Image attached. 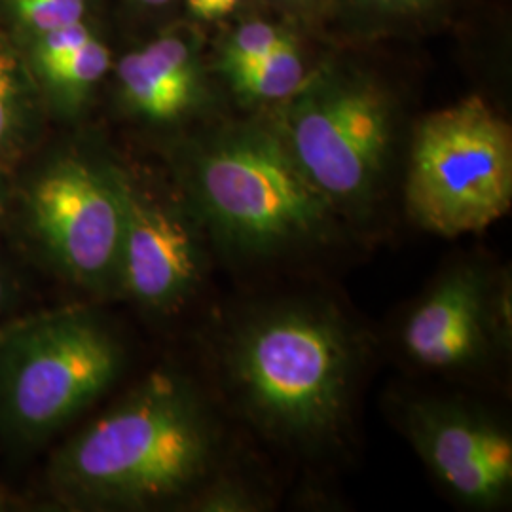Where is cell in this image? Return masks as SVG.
I'll list each match as a JSON object with an SVG mask.
<instances>
[{"mask_svg": "<svg viewBox=\"0 0 512 512\" xmlns=\"http://www.w3.org/2000/svg\"><path fill=\"white\" fill-rule=\"evenodd\" d=\"M92 37V33L88 31V27L82 21L55 29L50 33H44L40 40V46H38V63L69 54Z\"/></svg>", "mask_w": 512, "mask_h": 512, "instance_id": "cell-18", "label": "cell"}, {"mask_svg": "<svg viewBox=\"0 0 512 512\" xmlns=\"http://www.w3.org/2000/svg\"><path fill=\"white\" fill-rule=\"evenodd\" d=\"M190 186L205 222L243 253H274L325 239L338 215L275 128L220 133L196 156Z\"/></svg>", "mask_w": 512, "mask_h": 512, "instance_id": "cell-3", "label": "cell"}, {"mask_svg": "<svg viewBox=\"0 0 512 512\" xmlns=\"http://www.w3.org/2000/svg\"><path fill=\"white\" fill-rule=\"evenodd\" d=\"M406 431L429 471L461 501L492 507L511 492L512 440L490 418L425 401L408 408Z\"/></svg>", "mask_w": 512, "mask_h": 512, "instance_id": "cell-8", "label": "cell"}, {"mask_svg": "<svg viewBox=\"0 0 512 512\" xmlns=\"http://www.w3.org/2000/svg\"><path fill=\"white\" fill-rule=\"evenodd\" d=\"M186 4L190 12L196 14L198 18H217V0H186Z\"/></svg>", "mask_w": 512, "mask_h": 512, "instance_id": "cell-19", "label": "cell"}, {"mask_svg": "<svg viewBox=\"0 0 512 512\" xmlns=\"http://www.w3.org/2000/svg\"><path fill=\"white\" fill-rule=\"evenodd\" d=\"M27 207L33 232L59 272L88 289L118 283L122 179L78 160H63L38 177Z\"/></svg>", "mask_w": 512, "mask_h": 512, "instance_id": "cell-7", "label": "cell"}, {"mask_svg": "<svg viewBox=\"0 0 512 512\" xmlns=\"http://www.w3.org/2000/svg\"><path fill=\"white\" fill-rule=\"evenodd\" d=\"M38 65L57 92L78 99L107 74L110 54L105 44L92 37L73 52Z\"/></svg>", "mask_w": 512, "mask_h": 512, "instance_id": "cell-13", "label": "cell"}, {"mask_svg": "<svg viewBox=\"0 0 512 512\" xmlns=\"http://www.w3.org/2000/svg\"><path fill=\"white\" fill-rule=\"evenodd\" d=\"M21 116V84L14 59L0 50V150L14 141Z\"/></svg>", "mask_w": 512, "mask_h": 512, "instance_id": "cell-15", "label": "cell"}, {"mask_svg": "<svg viewBox=\"0 0 512 512\" xmlns=\"http://www.w3.org/2000/svg\"><path fill=\"white\" fill-rule=\"evenodd\" d=\"M143 4H148V6H162L165 2H169V0H141Z\"/></svg>", "mask_w": 512, "mask_h": 512, "instance_id": "cell-23", "label": "cell"}, {"mask_svg": "<svg viewBox=\"0 0 512 512\" xmlns=\"http://www.w3.org/2000/svg\"><path fill=\"white\" fill-rule=\"evenodd\" d=\"M118 82L129 109L150 122H173L194 107L200 80L183 38L164 37L118 63Z\"/></svg>", "mask_w": 512, "mask_h": 512, "instance_id": "cell-11", "label": "cell"}, {"mask_svg": "<svg viewBox=\"0 0 512 512\" xmlns=\"http://www.w3.org/2000/svg\"><path fill=\"white\" fill-rule=\"evenodd\" d=\"M226 76L238 95L253 103H285L310 78L293 38L253 65Z\"/></svg>", "mask_w": 512, "mask_h": 512, "instance_id": "cell-12", "label": "cell"}, {"mask_svg": "<svg viewBox=\"0 0 512 512\" xmlns=\"http://www.w3.org/2000/svg\"><path fill=\"white\" fill-rule=\"evenodd\" d=\"M281 29L270 25L266 21H249L238 27L232 37L226 40L222 55H220V69L224 74H232L256 63L258 59L272 54L281 44L289 40Z\"/></svg>", "mask_w": 512, "mask_h": 512, "instance_id": "cell-14", "label": "cell"}, {"mask_svg": "<svg viewBox=\"0 0 512 512\" xmlns=\"http://www.w3.org/2000/svg\"><path fill=\"white\" fill-rule=\"evenodd\" d=\"M368 4L382 6V8H393V10H412L425 4L427 0H365Z\"/></svg>", "mask_w": 512, "mask_h": 512, "instance_id": "cell-20", "label": "cell"}, {"mask_svg": "<svg viewBox=\"0 0 512 512\" xmlns=\"http://www.w3.org/2000/svg\"><path fill=\"white\" fill-rule=\"evenodd\" d=\"M215 444L196 391L175 374L156 372L65 446L54 478L65 494L93 507L160 505L202 486Z\"/></svg>", "mask_w": 512, "mask_h": 512, "instance_id": "cell-1", "label": "cell"}, {"mask_svg": "<svg viewBox=\"0 0 512 512\" xmlns=\"http://www.w3.org/2000/svg\"><path fill=\"white\" fill-rule=\"evenodd\" d=\"M275 129L336 211L372 200L393 133L391 103L376 84L348 74H315L283 103Z\"/></svg>", "mask_w": 512, "mask_h": 512, "instance_id": "cell-6", "label": "cell"}, {"mask_svg": "<svg viewBox=\"0 0 512 512\" xmlns=\"http://www.w3.org/2000/svg\"><path fill=\"white\" fill-rule=\"evenodd\" d=\"M200 272V245L183 215L124 183L122 289L150 310H173L196 289Z\"/></svg>", "mask_w": 512, "mask_h": 512, "instance_id": "cell-9", "label": "cell"}, {"mask_svg": "<svg viewBox=\"0 0 512 512\" xmlns=\"http://www.w3.org/2000/svg\"><path fill=\"white\" fill-rule=\"evenodd\" d=\"M198 509L213 512L255 511L258 509V501L255 495L251 494V490H247L238 482L219 480L200 494Z\"/></svg>", "mask_w": 512, "mask_h": 512, "instance_id": "cell-17", "label": "cell"}, {"mask_svg": "<svg viewBox=\"0 0 512 512\" xmlns=\"http://www.w3.org/2000/svg\"><path fill=\"white\" fill-rule=\"evenodd\" d=\"M61 2H67V4H74V6L84 8V2H86V0H61Z\"/></svg>", "mask_w": 512, "mask_h": 512, "instance_id": "cell-25", "label": "cell"}, {"mask_svg": "<svg viewBox=\"0 0 512 512\" xmlns=\"http://www.w3.org/2000/svg\"><path fill=\"white\" fill-rule=\"evenodd\" d=\"M19 14L42 35L82 21L84 8L61 0H16Z\"/></svg>", "mask_w": 512, "mask_h": 512, "instance_id": "cell-16", "label": "cell"}, {"mask_svg": "<svg viewBox=\"0 0 512 512\" xmlns=\"http://www.w3.org/2000/svg\"><path fill=\"white\" fill-rule=\"evenodd\" d=\"M355 359L353 336L336 313L291 304L243 325L226 368L238 403L262 431L315 442L346 420Z\"/></svg>", "mask_w": 512, "mask_h": 512, "instance_id": "cell-2", "label": "cell"}, {"mask_svg": "<svg viewBox=\"0 0 512 512\" xmlns=\"http://www.w3.org/2000/svg\"><path fill=\"white\" fill-rule=\"evenodd\" d=\"M122 349L86 311H59L16 330L0 349V418L42 439L76 418L109 387Z\"/></svg>", "mask_w": 512, "mask_h": 512, "instance_id": "cell-5", "label": "cell"}, {"mask_svg": "<svg viewBox=\"0 0 512 512\" xmlns=\"http://www.w3.org/2000/svg\"><path fill=\"white\" fill-rule=\"evenodd\" d=\"M511 203V128L488 103L469 97L421 120L406 177L416 224L458 238L503 219Z\"/></svg>", "mask_w": 512, "mask_h": 512, "instance_id": "cell-4", "label": "cell"}, {"mask_svg": "<svg viewBox=\"0 0 512 512\" xmlns=\"http://www.w3.org/2000/svg\"><path fill=\"white\" fill-rule=\"evenodd\" d=\"M4 300H6V281H4V277L0 274V310L4 306Z\"/></svg>", "mask_w": 512, "mask_h": 512, "instance_id": "cell-22", "label": "cell"}, {"mask_svg": "<svg viewBox=\"0 0 512 512\" xmlns=\"http://www.w3.org/2000/svg\"><path fill=\"white\" fill-rule=\"evenodd\" d=\"M494 334L492 289L475 268H456L440 279L403 330L406 353L418 365L450 370L471 365Z\"/></svg>", "mask_w": 512, "mask_h": 512, "instance_id": "cell-10", "label": "cell"}, {"mask_svg": "<svg viewBox=\"0 0 512 512\" xmlns=\"http://www.w3.org/2000/svg\"><path fill=\"white\" fill-rule=\"evenodd\" d=\"M241 0H217V18H222L226 14H230L232 10L238 8Z\"/></svg>", "mask_w": 512, "mask_h": 512, "instance_id": "cell-21", "label": "cell"}, {"mask_svg": "<svg viewBox=\"0 0 512 512\" xmlns=\"http://www.w3.org/2000/svg\"><path fill=\"white\" fill-rule=\"evenodd\" d=\"M2 215H4V188L0 183V219H2Z\"/></svg>", "mask_w": 512, "mask_h": 512, "instance_id": "cell-24", "label": "cell"}]
</instances>
